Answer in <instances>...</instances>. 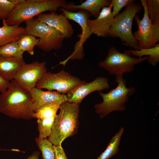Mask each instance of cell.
<instances>
[{"label":"cell","instance_id":"d6986e66","mask_svg":"<svg viewBox=\"0 0 159 159\" xmlns=\"http://www.w3.org/2000/svg\"><path fill=\"white\" fill-rule=\"evenodd\" d=\"M3 26L0 27V46L17 41L26 33L25 28L18 25H8L6 20L2 21Z\"/></svg>","mask_w":159,"mask_h":159},{"label":"cell","instance_id":"4dcf8cb0","mask_svg":"<svg viewBox=\"0 0 159 159\" xmlns=\"http://www.w3.org/2000/svg\"><path fill=\"white\" fill-rule=\"evenodd\" d=\"M40 152L38 151H35L31 155L29 156L25 159H39Z\"/></svg>","mask_w":159,"mask_h":159},{"label":"cell","instance_id":"cb8c5ba5","mask_svg":"<svg viewBox=\"0 0 159 159\" xmlns=\"http://www.w3.org/2000/svg\"><path fill=\"white\" fill-rule=\"evenodd\" d=\"M24 52L20 50L17 41L0 46V56L6 57H23Z\"/></svg>","mask_w":159,"mask_h":159},{"label":"cell","instance_id":"8992f818","mask_svg":"<svg viewBox=\"0 0 159 159\" xmlns=\"http://www.w3.org/2000/svg\"><path fill=\"white\" fill-rule=\"evenodd\" d=\"M25 22L26 33L39 38L36 46L38 48L49 52L62 47L65 38L59 31L40 21L37 18H33Z\"/></svg>","mask_w":159,"mask_h":159},{"label":"cell","instance_id":"1f68e13d","mask_svg":"<svg viewBox=\"0 0 159 159\" xmlns=\"http://www.w3.org/2000/svg\"><path fill=\"white\" fill-rule=\"evenodd\" d=\"M10 1L16 6L23 3L25 0H10Z\"/></svg>","mask_w":159,"mask_h":159},{"label":"cell","instance_id":"8fae6325","mask_svg":"<svg viewBox=\"0 0 159 159\" xmlns=\"http://www.w3.org/2000/svg\"><path fill=\"white\" fill-rule=\"evenodd\" d=\"M141 5L143 9V17L140 19L138 14L134 17L138 26V30L133 34L138 42L139 50L153 47L156 44L152 32V23L148 16L146 0H141Z\"/></svg>","mask_w":159,"mask_h":159},{"label":"cell","instance_id":"7402d4cb","mask_svg":"<svg viewBox=\"0 0 159 159\" xmlns=\"http://www.w3.org/2000/svg\"><path fill=\"white\" fill-rule=\"evenodd\" d=\"M39 39L31 34L25 33L17 41L19 49L23 52L26 51L31 55L34 53V47L37 46Z\"/></svg>","mask_w":159,"mask_h":159},{"label":"cell","instance_id":"3957f363","mask_svg":"<svg viewBox=\"0 0 159 159\" xmlns=\"http://www.w3.org/2000/svg\"><path fill=\"white\" fill-rule=\"evenodd\" d=\"M115 82L117 86L108 92L103 93L99 91L102 102L95 105V112L102 118L113 111H123L126 110L125 104L129 99V97L135 92L134 87L127 88V83L122 75L116 76Z\"/></svg>","mask_w":159,"mask_h":159},{"label":"cell","instance_id":"ba28073f","mask_svg":"<svg viewBox=\"0 0 159 159\" xmlns=\"http://www.w3.org/2000/svg\"><path fill=\"white\" fill-rule=\"evenodd\" d=\"M60 9L68 20H73L78 24L82 30V33L79 35L80 39L74 45L73 52L66 59L60 62V64L64 66L69 59L81 60L84 57L83 45L92 34L87 24L88 20L91 15L88 11L83 10H79L76 12L68 11L62 8Z\"/></svg>","mask_w":159,"mask_h":159},{"label":"cell","instance_id":"9a60e30c","mask_svg":"<svg viewBox=\"0 0 159 159\" xmlns=\"http://www.w3.org/2000/svg\"><path fill=\"white\" fill-rule=\"evenodd\" d=\"M40 21L60 32L65 38L71 37L74 33L73 29L69 20L62 13L58 14L55 11L42 13L37 16Z\"/></svg>","mask_w":159,"mask_h":159},{"label":"cell","instance_id":"5b68a950","mask_svg":"<svg viewBox=\"0 0 159 159\" xmlns=\"http://www.w3.org/2000/svg\"><path fill=\"white\" fill-rule=\"evenodd\" d=\"M65 0H25L15 6L6 20L9 25H18L45 11L56 12L67 4Z\"/></svg>","mask_w":159,"mask_h":159},{"label":"cell","instance_id":"44dd1931","mask_svg":"<svg viewBox=\"0 0 159 159\" xmlns=\"http://www.w3.org/2000/svg\"><path fill=\"white\" fill-rule=\"evenodd\" d=\"M123 131V128L121 127L119 132L112 138L106 149L97 159H109L117 154Z\"/></svg>","mask_w":159,"mask_h":159},{"label":"cell","instance_id":"30bf717a","mask_svg":"<svg viewBox=\"0 0 159 159\" xmlns=\"http://www.w3.org/2000/svg\"><path fill=\"white\" fill-rule=\"evenodd\" d=\"M47 72L46 63L35 61L25 64L20 69L14 80L22 88L29 91L36 87L38 81Z\"/></svg>","mask_w":159,"mask_h":159},{"label":"cell","instance_id":"f1b7e54d","mask_svg":"<svg viewBox=\"0 0 159 159\" xmlns=\"http://www.w3.org/2000/svg\"><path fill=\"white\" fill-rule=\"evenodd\" d=\"M152 23V32L155 42L156 43L159 41V20Z\"/></svg>","mask_w":159,"mask_h":159},{"label":"cell","instance_id":"9c48e42d","mask_svg":"<svg viewBox=\"0 0 159 159\" xmlns=\"http://www.w3.org/2000/svg\"><path fill=\"white\" fill-rule=\"evenodd\" d=\"M82 81L79 78L64 70L54 73L47 72L37 83L36 87L49 91L55 90L62 94L67 93Z\"/></svg>","mask_w":159,"mask_h":159},{"label":"cell","instance_id":"83f0119b","mask_svg":"<svg viewBox=\"0 0 159 159\" xmlns=\"http://www.w3.org/2000/svg\"><path fill=\"white\" fill-rule=\"evenodd\" d=\"M55 152V159H67L63 149L61 146L53 145Z\"/></svg>","mask_w":159,"mask_h":159},{"label":"cell","instance_id":"e0dca14e","mask_svg":"<svg viewBox=\"0 0 159 159\" xmlns=\"http://www.w3.org/2000/svg\"><path fill=\"white\" fill-rule=\"evenodd\" d=\"M25 64L23 57H6L0 56V77L8 82L14 78Z\"/></svg>","mask_w":159,"mask_h":159},{"label":"cell","instance_id":"52a82bcc","mask_svg":"<svg viewBox=\"0 0 159 159\" xmlns=\"http://www.w3.org/2000/svg\"><path fill=\"white\" fill-rule=\"evenodd\" d=\"M125 51L119 52L114 46L110 48L105 59L98 63L99 66L104 69L110 74L116 76L122 75L135 70V66L146 60L148 56L135 58Z\"/></svg>","mask_w":159,"mask_h":159},{"label":"cell","instance_id":"2e32d148","mask_svg":"<svg viewBox=\"0 0 159 159\" xmlns=\"http://www.w3.org/2000/svg\"><path fill=\"white\" fill-rule=\"evenodd\" d=\"M34 112L42 106L49 104L59 102L61 104L68 101L66 94L57 91H45L34 87L29 91Z\"/></svg>","mask_w":159,"mask_h":159},{"label":"cell","instance_id":"484cf974","mask_svg":"<svg viewBox=\"0 0 159 159\" xmlns=\"http://www.w3.org/2000/svg\"><path fill=\"white\" fill-rule=\"evenodd\" d=\"M15 6L10 0H0V20H6Z\"/></svg>","mask_w":159,"mask_h":159},{"label":"cell","instance_id":"277c9868","mask_svg":"<svg viewBox=\"0 0 159 159\" xmlns=\"http://www.w3.org/2000/svg\"><path fill=\"white\" fill-rule=\"evenodd\" d=\"M142 8L140 4L135 2L127 6L114 18L107 37L118 38L122 44L139 50L138 43L132 33V26L135 16L141 12Z\"/></svg>","mask_w":159,"mask_h":159},{"label":"cell","instance_id":"7a4b0ae2","mask_svg":"<svg viewBox=\"0 0 159 159\" xmlns=\"http://www.w3.org/2000/svg\"><path fill=\"white\" fill-rule=\"evenodd\" d=\"M59 109L48 139L56 146H61L65 139L74 135L79 124L80 104L67 101L60 105Z\"/></svg>","mask_w":159,"mask_h":159},{"label":"cell","instance_id":"6da1fadb","mask_svg":"<svg viewBox=\"0 0 159 159\" xmlns=\"http://www.w3.org/2000/svg\"><path fill=\"white\" fill-rule=\"evenodd\" d=\"M0 112L11 118L29 120L34 113L29 91L21 87L14 80L0 95Z\"/></svg>","mask_w":159,"mask_h":159},{"label":"cell","instance_id":"ac0fdd59","mask_svg":"<svg viewBox=\"0 0 159 159\" xmlns=\"http://www.w3.org/2000/svg\"><path fill=\"white\" fill-rule=\"evenodd\" d=\"M110 0H86L78 5L69 3L61 7L70 11L74 12L77 10H83L89 12L93 17L97 18L100 10L104 7L109 6Z\"/></svg>","mask_w":159,"mask_h":159},{"label":"cell","instance_id":"603a6c76","mask_svg":"<svg viewBox=\"0 0 159 159\" xmlns=\"http://www.w3.org/2000/svg\"><path fill=\"white\" fill-rule=\"evenodd\" d=\"M35 142L42 153L43 159H55L53 145L48 140L39 138H35Z\"/></svg>","mask_w":159,"mask_h":159},{"label":"cell","instance_id":"4316f807","mask_svg":"<svg viewBox=\"0 0 159 159\" xmlns=\"http://www.w3.org/2000/svg\"><path fill=\"white\" fill-rule=\"evenodd\" d=\"M135 1L134 0H112L111 4L113 8L112 12L114 17L117 15L122 8L127 7Z\"/></svg>","mask_w":159,"mask_h":159},{"label":"cell","instance_id":"4fadbf2b","mask_svg":"<svg viewBox=\"0 0 159 159\" xmlns=\"http://www.w3.org/2000/svg\"><path fill=\"white\" fill-rule=\"evenodd\" d=\"M61 104L55 102L46 104L34 112L33 117L37 119L38 138L46 139L49 136L55 117Z\"/></svg>","mask_w":159,"mask_h":159},{"label":"cell","instance_id":"d4e9b609","mask_svg":"<svg viewBox=\"0 0 159 159\" xmlns=\"http://www.w3.org/2000/svg\"><path fill=\"white\" fill-rule=\"evenodd\" d=\"M148 16L152 23L159 20V0H146Z\"/></svg>","mask_w":159,"mask_h":159},{"label":"cell","instance_id":"ffe728a7","mask_svg":"<svg viewBox=\"0 0 159 159\" xmlns=\"http://www.w3.org/2000/svg\"><path fill=\"white\" fill-rule=\"evenodd\" d=\"M126 51L131 55L142 57L147 55L149 63L153 66H156L159 62V44H156L153 47L148 49H140L138 50H129Z\"/></svg>","mask_w":159,"mask_h":159},{"label":"cell","instance_id":"7c38bea8","mask_svg":"<svg viewBox=\"0 0 159 159\" xmlns=\"http://www.w3.org/2000/svg\"><path fill=\"white\" fill-rule=\"evenodd\" d=\"M108 81V79L104 77H97L89 83L82 81L66 93L68 101L80 104L83 100L91 93L108 89L110 87Z\"/></svg>","mask_w":159,"mask_h":159},{"label":"cell","instance_id":"f546056e","mask_svg":"<svg viewBox=\"0 0 159 159\" xmlns=\"http://www.w3.org/2000/svg\"><path fill=\"white\" fill-rule=\"evenodd\" d=\"M10 85V82L5 80L0 77V91L1 93L6 91Z\"/></svg>","mask_w":159,"mask_h":159},{"label":"cell","instance_id":"5bb4252c","mask_svg":"<svg viewBox=\"0 0 159 159\" xmlns=\"http://www.w3.org/2000/svg\"><path fill=\"white\" fill-rule=\"evenodd\" d=\"M112 8L111 4L108 6L104 7L97 18L88 20L87 24L92 34L99 37H107L110 27L114 18Z\"/></svg>","mask_w":159,"mask_h":159}]
</instances>
